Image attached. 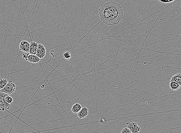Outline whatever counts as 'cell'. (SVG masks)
Listing matches in <instances>:
<instances>
[{
  "label": "cell",
  "instance_id": "obj_1",
  "mask_svg": "<svg viewBox=\"0 0 181 133\" xmlns=\"http://www.w3.org/2000/svg\"><path fill=\"white\" fill-rule=\"evenodd\" d=\"M101 20L108 25L118 24L123 18V12L120 4L113 1L102 3L99 9Z\"/></svg>",
  "mask_w": 181,
  "mask_h": 133
},
{
  "label": "cell",
  "instance_id": "obj_2",
  "mask_svg": "<svg viewBox=\"0 0 181 133\" xmlns=\"http://www.w3.org/2000/svg\"><path fill=\"white\" fill-rule=\"evenodd\" d=\"M16 91V85L11 80L8 82L3 88L0 90L1 92L10 95L13 94Z\"/></svg>",
  "mask_w": 181,
  "mask_h": 133
},
{
  "label": "cell",
  "instance_id": "obj_3",
  "mask_svg": "<svg viewBox=\"0 0 181 133\" xmlns=\"http://www.w3.org/2000/svg\"><path fill=\"white\" fill-rule=\"evenodd\" d=\"M7 94L0 92V110L3 111L9 109L11 104L6 102L5 98Z\"/></svg>",
  "mask_w": 181,
  "mask_h": 133
},
{
  "label": "cell",
  "instance_id": "obj_4",
  "mask_svg": "<svg viewBox=\"0 0 181 133\" xmlns=\"http://www.w3.org/2000/svg\"><path fill=\"white\" fill-rule=\"evenodd\" d=\"M23 57L25 61L32 63H38L41 59L36 55H31L28 53H24L23 54Z\"/></svg>",
  "mask_w": 181,
  "mask_h": 133
},
{
  "label": "cell",
  "instance_id": "obj_5",
  "mask_svg": "<svg viewBox=\"0 0 181 133\" xmlns=\"http://www.w3.org/2000/svg\"><path fill=\"white\" fill-rule=\"evenodd\" d=\"M46 54V49L44 46L42 44H38V49L36 55L39 58L43 59Z\"/></svg>",
  "mask_w": 181,
  "mask_h": 133
},
{
  "label": "cell",
  "instance_id": "obj_6",
  "mask_svg": "<svg viewBox=\"0 0 181 133\" xmlns=\"http://www.w3.org/2000/svg\"><path fill=\"white\" fill-rule=\"evenodd\" d=\"M127 128H128L131 132L132 133H138L141 131V129L138 125L135 122L127 123Z\"/></svg>",
  "mask_w": 181,
  "mask_h": 133
},
{
  "label": "cell",
  "instance_id": "obj_7",
  "mask_svg": "<svg viewBox=\"0 0 181 133\" xmlns=\"http://www.w3.org/2000/svg\"><path fill=\"white\" fill-rule=\"evenodd\" d=\"M30 48V43L25 40H22L19 44V50L24 53L29 52Z\"/></svg>",
  "mask_w": 181,
  "mask_h": 133
},
{
  "label": "cell",
  "instance_id": "obj_8",
  "mask_svg": "<svg viewBox=\"0 0 181 133\" xmlns=\"http://www.w3.org/2000/svg\"><path fill=\"white\" fill-rule=\"evenodd\" d=\"M38 44L35 42H31L30 44V50L29 54L31 55H36L38 49Z\"/></svg>",
  "mask_w": 181,
  "mask_h": 133
},
{
  "label": "cell",
  "instance_id": "obj_9",
  "mask_svg": "<svg viewBox=\"0 0 181 133\" xmlns=\"http://www.w3.org/2000/svg\"><path fill=\"white\" fill-rule=\"evenodd\" d=\"M89 110L86 107L82 108L81 110L77 113V116L79 119H83L86 117L89 114Z\"/></svg>",
  "mask_w": 181,
  "mask_h": 133
},
{
  "label": "cell",
  "instance_id": "obj_10",
  "mask_svg": "<svg viewBox=\"0 0 181 133\" xmlns=\"http://www.w3.org/2000/svg\"><path fill=\"white\" fill-rule=\"evenodd\" d=\"M170 87L172 91H178L181 87V85L178 83L173 81H170Z\"/></svg>",
  "mask_w": 181,
  "mask_h": 133
},
{
  "label": "cell",
  "instance_id": "obj_11",
  "mask_svg": "<svg viewBox=\"0 0 181 133\" xmlns=\"http://www.w3.org/2000/svg\"><path fill=\"white\" fill-rule=\"evenodd\" d=\"M82 108V106L80 104L76 103L73 105L72 108V111L74 114H77Z\"/></svg>",
  "mask_w": 181,
  "mask_h": 133
},
{
  "label": "cell",
  "instance_id": "obj_12",
  "mask_svg": "<svg viewBox=\"0 0 181 133\" xmlns=\"http://www.w3.org/2000/svg\"><path fill=\"white\" fill-rule=\"evenodd\" d=\"M173 81L178 83L181 85V75L180 74H177L176 75H174L171 78V80Z\"/></svg>",
  "mask_w": 181,
  "mask_h": 133
},
{
  "label": "cell",
  "instance_id": "obj_13",
  "mask_svg": "<svg viewBox=\"0 0 181 133\" xmlns=\"http://www.w3.org/2000/svg\"><path fill=\"white\" fill-rule=\"evenodd\" d=\"M8 80L5 78L0 79V90L3 88L8 83Z\"/></svg>",
  "mask_w": 181,
  "mask_h": 133
},
{
  "label": "cell",
  "instance_id": "obj_14",
  "mask_svg": "<svg viewBox=\"0 0 181 133\" xmlns=\"http://www.w3.org/2000/svg\"><path fill=\"white\" fill-rule=\"evenodd\" d=\"M5 99L6 102L8 103V104H11L13 102V99L12 97L10 96L8 94L6 95Z\"/></svg>",
  "mask_w": 181,
  "mask_h": 133
},
{
  "label": "cell",
  "instance_id": "obj_15",
  "mask_svg": "<svg viewBox=\"0 0 181 133\" xmlns=\"http://www.w3.org/2000/svg\"><path fill=\"white\" fill-rule=\"evenodd\" d=\"M64 58L69 61L72 57V55L69 52H65L63 53Z\"/></svg>",
  "mask_w": 181,
  "mask_h": 133
},
{
  "label": "cell",
  "instance_id": "obj_16",
  "mask_svg": "<svg viewBox=\"0 0 181 133\" xmlns=\"http://www.w3.org/2000/svg\"><path fill=\"white\" fill-rule=\"evenodd\" d=\"M120 133H132V132L128 128H125L123 129Z\"/></svg>",
  "mask_w": 181,
  "mask_h": 133
},
{
  "label": "cell",
  "instance_id": "obj_17",
  "mask_svg": "<svg viewBox=\"0 0 181 133\" xmlns=\"http://www.w3.org/2000/svg\"><path fill=\"white\" fill-rule=\"evenodd\" d=\"M161 2L164 3H168L169 2H171L174 1V0H159Z\"/></svg>",
  "mask_w": 181,
  "mask_h": 133
}]
</instances>
